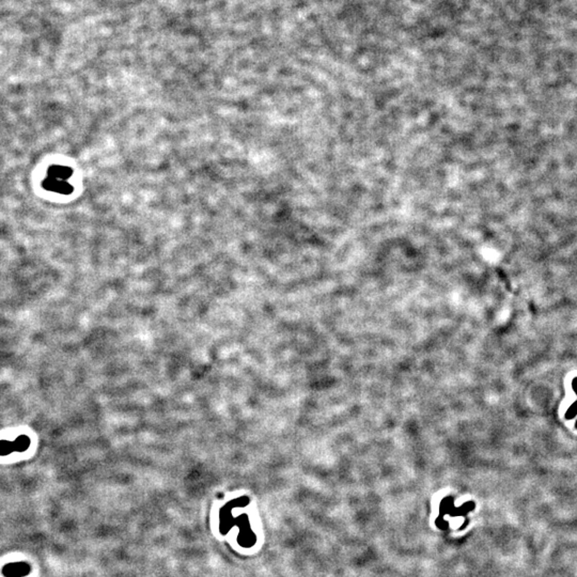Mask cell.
Masks as SVG:
<instances>
[{
  "label": "cell",
  "mask_w": 577,
  "mask_h": 577,
  "mask_svg": "<svg viewBox=\"0 0 577 577\" xmlns=\"http://www.w3.org/2000/svg\"><path fill=\"white\" fill-rule=\"evenodd\" d=\"M72 176V170L64 166H52L47 174V178L44 181L45 189L58 194H70L72 192V186L69 184L68 180Z\"/></svg>",
  "instance_id": "6da1fadb"
},
{
  "label": "cell",
  "mask_w": 577,
  "mask_h": 577,
  "mask_svg": "<svg viewBox=\"0 0 577 577\" xmlns=\"http://www.w3.org/2000/svg\"><path fill=\"white\" fill-rule=\"evenodd\" d=\"M31 440L27 435H20L14 440H0V457H7L13 452H24L30 447Z\"/></svg>",
  "instance_id": "7a4b0ae2"
},
{
  "label": "cell",
  "mask_w": 577,
  "mask_h": 577,
  "mask_svg": "<svg viewBox=\"0 0 577 577\" xmlns=\"http://www.w3.org/2000/svg\"><path fill=\"white\" fill-rule=\"evenodd\" d=\"M31 572V567L29 563L24 561L11 562L5 566L3 569V574L6 577H25Z\"/></svg>",
  "instance_id": "3957f363"
}]
</instances>
